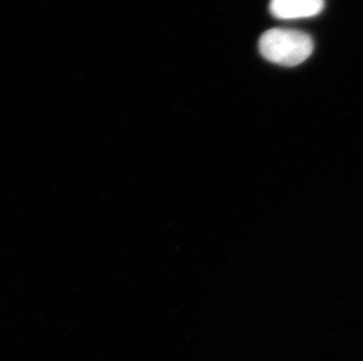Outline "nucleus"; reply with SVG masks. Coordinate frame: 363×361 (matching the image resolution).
I'll list each match as a JSON object with an SVG mask.
<instances>
[{
    "mask_svg": "<svg viewBox=\"0 0 363 361\" xmlns=\"http://www.w3.org/2000/svg\"><path fill=\"white\" fill-rule=\"evenodd\" d=\"M325 0H271V12L278 19L311 18L323 10Z\"/></svg>",
    "mask_w": 363,
    "mask_h": 361,
    "instance_id": "f03ea898",
    "label": "nucleus"
},
{
    "mask_svg": "<svg viewBox=\"0 0 363 361\" xmlns=\"http://www.w3.org/2000/svg\"><path fill=\"white\" fill-rule=\"evenodd\" d=\"M259 50L268 62L293 67L311 57L314 44L312 38L303 32L273 28L261 35Z\"/></svg>",
    "mask_w": 363,
    "mask_h": 361,
    "instance_id": "f257e3e1",
    "label": "nucleus"
}]
</instances>
